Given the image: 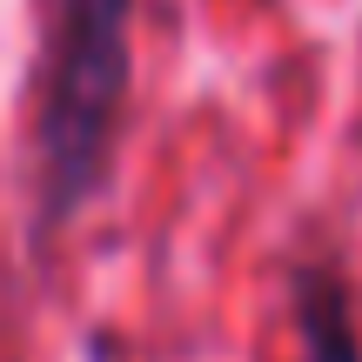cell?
I'll use <instances>...</instances> for the list:
<instances>
[{
	"instance_id": "2",
	"label": "cell",
	"mask_w": 362,
	"mask_h": 362,
	"mask_svg": "<svg viewBox=\"0 0 362 362\" xmlns=\"http://www.w3.org/2000/svg\"><path fill=\"white\" fill-rule=\"evenodd\" d=\"M296 315H302L309 362H362V349H356V315H349V288H342L329 269H309V275H302Z\"/></svg>"
},
{
	"instance_id": "1",
	"label": "cell",
	"mask_w": 362,
	"mask_h": 362,
	"mask_svg": "<svg viewBox=\"0 0 362 362\" xmlns=\"http://www.w3.org/2000/svg\"><path fill=\"white\" fill-rule=\"evenodd\" d=\"M128 21L134 0H47L40 40V221H67L107 175L128 101Z\"/></svg>"
}]
</instances>
